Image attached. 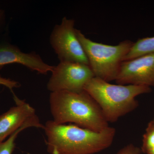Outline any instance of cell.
I'll use <instances>...</instances> for the list:
<instances>
[{
  "label": "cell",
  "mask_w": 154,
  "mask_h": 154,
  "mask_svg": "<svg viewBox=\"0 0 154 154\" xmlns=\"http://www.w3.org/2000/svg\"><path fill=\"white\" fill-rule=\"evenodd\" d=\"M3 86L8 88L11 92H13V89L14 88H19L20 87V83L8 78H4L0 75V88L1 86Z\"/></svg>",
  "instance_id": "obj_13"
},
{
  "label": "cell",
  "mask_w": 154,
  "mask_h": 154,
  "mask_svg": "<svg viewBox=\"0 0 154 154\" xmlns=\"http://www.w3.org/2000/svg\"><path fill=\"white\" fill-rule=\"evenodd\" d=\"M12 92L16 105L0 115V142L4 141L36 116L32 106Z\"/></svg>",
  "instance_id": "obj_9"
},
{
  "label": "cell",
  "mask_w": 154,
  "mask_h": 154,
  "mask_svg": "<svg viewBox=\"0 0 154 154\" xmlns=\"http://www.w3.org/2000/svg\"><path fill=\"white\" fill-rule=\"evenodd\" d=\"M154 53V36L139 39L133 44L125 57L124 61L130 60L139 57Z\"/></svg>",
  "instance_id": "obj_10"
},
{
  "label": "cell",
  "mask_w": 154,
  "mask_h": 154,
  "mask_svg": "<svg viewBox=\"0 0 154 154\" xmlns=\"http://www.w3.org/2000/svg\"><path fill=\"white\" fill-rule=\"evenodd\" d=\"M7 28V18L5 12L0 9V39L2 38Z\"/></svg>",
  "instance_id": "obj_15"
},
{
  "label": "cell",
  "mask_w": 154,
  "mask_h": 154,
  "mask_svg": "<svg viewBox=\"0 0 154 154\" xmlns=\"http://www.w3.org/2000/svg\"><path fill=\"white\" fill-rule=\"evenodd\" d=\"M152 120L153 122H154V118H153V119H152Z\"/></svg>",
  "instance_id": "obj_17"
},
{
  "label": "cell",
  "mask_w": 154,
  "mask_h": 154,
  "mask_svg": "<svg viewBox=\"0 0 154 154\" xmlns=\"http://www.w3.org/2000/svg\"><path fill=\"white\" fill-rule=\"evenodd\" d=\"M42 124L40 122L38 117L37 116L34 117L11 134L7 140L0 142V154H13L15 147V141L18 135L22 131L28 128H42Z\"/></svg>",
  "instance_id": "obj_11"
},
{
  "label": "cell",
  "mask_w": 154,
  "mask_h": 154,
  "mask_svg": "<svg viewBox=\"0 0 154 154\" xmlns=\"http://www.w3.org/2000/svg\"><path fill=\"white\" fill-rule=\"evenodd\" d=\"M51 73L47 85L48 90L51 93L61 91L79 93L95 77L90 66L78 63L60 62L54 66Z\"/></svg>",
  "instance_id": "obj_6"
},
{
  "label": "cell",
  "mask_w": 154,
  "mask_h": 154,
  "mask_svg": "<svg viewBox=\"0 0 154 154\" xmlns=\"http://www.w3.org/2000/svg\"><path fill=\"white\" fill-rule=\"evenodd\" d=\"M47 151L51 154H94L108 148L113 143L116 129L109 126L100 131L76 125L45 123L44 129Z\"/></svg>",
  "instance_id": "obj_1"
},
{
  "label": "cell",
  "mask_w": 154,
  "mask_h": 154,
  "mask_svg": "<svg viewBox=\"0 0 154 154\" xmlns=\"http://www.w3.org/2000/svg\"><path fill=\"white\" fill-rule=\"evenodd\" d=\"M49 104L53 120L58 124L72 122L97 132L109 126L99 105L85 91L52 92Z\"/></svg>",
  "instance_id": "obj_2"
},
{
  "label": "cell",
  "mask_w": 154,
  "mask_h": 154,
  "mask_svg": "<svg viewBox=\"0 0 154 154\" xmlns=\"http://www.w3.org/2000/svg\"><path fill=\"white\" fill-rule=\"evenodd\" d=\"M115 81L118 85L154 87V53L123 61Z\"/></svg>",
  "instance_id": "obj_7"
},
{
  "label": "cell",
  "mask_w": 154,
  "mask_h": 154,
  "mask_svg": "<svg viewBox=\"0 0 154 154\" xmlns=\"http://www.w3.org/2000/svg\"><path fill=\"white\" fill-rule=\"evenodd\" d=\"M141 149L142 152L145 154L154 149V122L152 120L149 122L146 128Z\"/></svg>",
  "instance_id": "obj_12"
},
{
  "label": "cell",
  "mask_w": 154,
  "mask_h": 154,
  "mask_svg": "<svg viewBox=\"0 0 154 154\" xmlns=\"http://www.w3.org/2000/svg\"><path fill=\"white\" fill-rule=\"evenodd\" d=\"M146 154H154V149L149 151Z\"/></svg>",
  "instance_id": "obj_16"
},
{
  "label": "cell",
  "mask_w": 154,
  "mask_h": 154,
  "mask_svg": "<svg viewBox=\"0 0 154 154\" xmlns=\"http://www.w3.org/2000/svg\"><path fill=\"white\" fill-rule=\"evenodd\" d=\"M142 153L141 149L133 144H129L119 150L117 154H140Z\"/></svg>",
  "instance_id": "obj_14"
},
{
  "label": "cell",
  "mask_w": 154,
  "mask_h": 154,
  "mask_svg": "<svg viewBox=\"0 0 154 154\" xmlns=\"http://www.w3.org/2000/svg\"><path fill=\"white\" fill-rule=\"evenodd\" d=\"M18 64L40 74L51 72L54 66L45 62L35 51L23 52L8 40L0 39V70L8 65Z\"/></svg>",
  "instance_id": "obj_8"
},
{
  "label": "cell",
  "mask_w": 154,
  "mask_h": 154,
  "mask_svg": "<svg viewBox=\"0 0 154 154\" xmlns=\"http://www.w3.org/2000/svg\"><path fill=\"white\" fill-rule=\"evenodd\" d=\"M76 33L95 77L108 82L115 81L133 42L125 40L117 45H108L92 41L80 30L76 29Z\"/></svg>",
  "instance_id": "obj_4"
},
{
  "label": "cell",
  "mask_w": 154,
  "mask_h": 154,
  "mask_svg": "<svg viewBox=\"0 0 154 154\" xmlns=\"http://www.w3.org/2000/svg\"><path fill=\"white\" fill-rule=\"evenodd\" d=\"M50 43L60 62L78 63L89 64L88 59L77 37L75 21L64 17L51 33Z\"/></svg>",
  "instance_id": "obj_5"
},
{
  "label": "cell",
  "mask_w": 154,
  "mask_h": 154,
  "mask_svg": "<svg viewBox=\"0 0 154 154\" xmlns=\"http://www.w3.org/2000/svg\"><path fill=\"white\" fill-rule=\"evenodd\" d=\"M86 91L94 99L108 122H116L138 106L135 98L151 92L147 86L113 85L95 77L85 86Z\"/></svg>",
  "instance_id": "obj_3"
}]
</instances>
